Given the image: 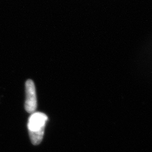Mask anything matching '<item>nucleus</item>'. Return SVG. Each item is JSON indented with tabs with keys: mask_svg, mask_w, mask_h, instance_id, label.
<instances>
[{
	"mask_svg": "<svg viewBox=\"0 0 152 152\" xmlns=\"http://www.w3.org/2000/svg\"><path fill=\"white\" fill-rule=\"evenodd\" d=\"M48 116L43 113H33L29 118L28 129L33 144L37 145L42 140Z\"/></svg>",
	"mask_w": 152,
	"mask_h": 152,
	"instance_id": "1",
	"label": "nucleus"
},
{
	"mask_svg": "<svg viewBox=\"0 0 152 152\" xmlns=\"http://www.w3.org/2000/svg\"><path fill=\"white\" fill-rule=\"evenodd\" d=\"M26 99L25 102V109L29 113H33L37 108V97L36 87L34 82L31 80H28L26 83Z\"/></svg>",
	"mask_w": 152,
	"mask_h": 152,
	"instance_id": "2",
	"label": "nucleus"
}]
</instances>
